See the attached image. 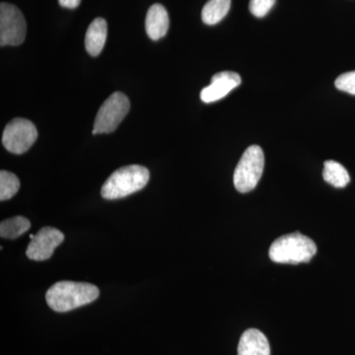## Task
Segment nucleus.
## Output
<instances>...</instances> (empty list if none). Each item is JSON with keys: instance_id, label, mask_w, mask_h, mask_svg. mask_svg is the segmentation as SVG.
<instances>
[{"instance_id": "1", "label": "nucleus", "mask_w": 355, "mask_h": 355, "mask_svg": "<svg viewBox=\"0 0 355 355\" xmlns=\"http://www.w3.org/2000/svg\"><path fill=\"white\" fill-rule=\"evenodd\" d=\"M99 295V288L94 284L65 280L57 282L49 289L46 300L55 312L64 313L90 304Z\"/></svg>"}, {"instance_id": "2", "label": "nucleus", "mask_w": 355, "mask_h": 355, "mask_svg": "<svg viewBox=\"0 0 355 355\" xmlns=\"http://www.w3.org/2000/svg\"><path fill=\"white\" fill-rule=\"evenodd\" d=\"M317 253V246L312 239L300 232L280 236L268 251L270 260L277 263H309Z\"/></svg>"}, {"instance_id": "3", "label": "nucleus", "mask_w": 355, "mask_h": 355, "mask_svg": "<svg viewBox=\"0 0 355 355\" xmlns=\"http://www.w3.org/2000/svg\"><path fill=\"white\" fill-rule=\"evenodd\" d=\"M148 169L141 165H128L114 171L103 184L101 195L106 200H119L137 193L148 183Z\"/></svg>"}, {"instance_id": "4", "label": "nucleus", "mask_w": 355, "mask_h": 355, "mask_svg": "<svg viewBox=\"0 0 355 355\" xmlns=\"http://www.w3.org/2000/svg\"><path fill=\"white\" fill-rule=\"evenodd\" d=\"M265 168V155L258 146L248 147L234 172L236 190L245 193L253 191L260 181Z\"/></svg>"}, {"instance_id": "5", "label": "nucleus", "mask_w": 355, "mask_h": 355, "mask_svg": "<svg viewBox=\"0 0 355 355\" xmlns=\"http://www.w3.org/2000/svg\"><path fill=\"white\" fill-rule=\"evenodd\" d=\"M130 109L128 98L121 92L110 96L98 111L93 133H111L116 130Z\"/></svg>"}, {"instance_id": "6", "label": "nucleus", "mask_w": 355, "mask_h": 355, "mask_svg": "<svg viewBox=\"0 0 355 355\" xmlns=\"http://www.w3.org/2000/svg\"><path fill=\"white\" fill-rule=\"evenodd\" d=\"M38 137V130L32 121L16 118L4 128L2 144L9 153L23 154L29 150Z\"/></svg>"}, {"instance_id": "7", "label": "nucleus", "mask_w": 355, "mask_h": 355, "mask_svg": "<svg viewBox=\"0 0 355 355\" xmlns=\"http://www.w3.org/2000/svg\"><path fill=\"white\" fill-rule=\"evenodd\" d=\"M27 25L22 12L12 4H0V44L19 46L25 41Z\"/></svg>"}, {"instance_id": "8", "label": "nucleus", "mask_w": 355, "mask_h": 355, "mask_svg": "<svg viewBox=\"0 0 355 355\" xmlns=\"http://www.w3.org/2000/svg\"><path fill=\"white\" fill-rule=\"evenodd\" d=\"M64 240L62 231L53 227H44L32 238L28 245V258L33 261H46L50 259L55 248L60 246Z\"/></svg>"}, {"instance_id": "9", "label": "nucleus", "mask_w": 355, "mask_h": 355, "mask_svg": "<svg viewBox=\"0 0 355 355\" xmlns=\"http://www.w3.org/2000/svg\"><path fill=\"white\" fill-rule=\"evenodd\" d=\"M242 83L241 76L233 71H222L212 76L211 83L200 92L202 102L214 103L226 97Z\"/></svg>"}, {"instance_id": "10", "label": "nucleus", "mask_w": 355, "mask_h": 355, "mask_svg": "<svg viewBox=\"0 0 355 355\" xmlns=\"http://www.w3.org/2000/svg\"><path fill=\"white\" fill-rule=\"evenodd\" d=\"M170 20L167 10L161 4H153L148 9L146 19V29L149 38L153 41L163 38L169 29Z\"/></svg>"}, {"instance_id": "11", "label": "nucleus", "mask_w": 355, "mask_h": 355, "mask_svg": "<svg viewBox=\"0 0 355 355\" xmlns=\"http://www.w3.org/2000/svg\"><path fill=\"white\" fill-rule=\"evenodd\" d=\"M238 355H270L268 338L256 329L247 330L240 338Z\"/></svg>"}, {"instance_id": "12", "label": "nucleus", "mask_w": 355, "mask_h": 355, "mask_svg": "<svg viewBox=\"0 0 355 355\" xmlns=\"http://www.w3.org/2000/svg\"><path fill=\"white\" fill-rule=\"evenodd\" d=\"M108 36V25L103 18H96L89 25L85 36V48L89 55L97 57L102 53Z\"/></svg>"}, {"instance_id": "13", "label": "nucleus", "mask_w": 355, "mask_h": 355, "mask_svg": "<svg viewBox=\"0 0 355 355\" xmlns=\"http://www.w3.org/2000/svg\"><path fill=\"white\" fill-rule=\"evenodd\" d=\"M231 6V0H209L202 8V19L207 25H216L220 22Z\"/></svg>"}, {"instance_id": "14", "label": "nucleus", "mask_w": 355, "mask_h": 355, "mask_svg": "<svg viewBox=\"0 0 355 355\" xmlns=\"http://www.w3.org/2000/svg\"><path fill=\"white\" fill-rule=\"evenodd\" d=\"M323 178L327 183L335 188H345L350 182L349 172L342 164L328 160L324 163Z\"/></svg>"}, {"instance_id": "15", "label": "nucleus", "mask_w": 355, "mask_h": 355, "mask_svg": "<svg viewBox=\"0 0 355 355\" xmlns=\"http://www.w3.org/2000/svg\"><path fill=\"white\" fill-rule=\"evenodd\" d=\"M31 227L29 219L24 216H14L0 224V236L6 239H16Z\"/></svg>"}, {"instance_id": "16", "label": "nucleus", "mask_w": 355, "mask_h": 355, "mask_svg": "<svg viewBox=\"0 0 355 355\" xmlns=\"http://www.w3.org/2000/svg\"><path fill=\"white\" fill-rule=\"evenodd\" d=\"M20 189V181L16 175L8 171L0 172V200H10Z\"/></svg>"}, {"instance_id": "17", "label": "nucleus", "mask_w": 355, "mask_h": 355, "mask_svg": "<svg viewBox=\"0 0 355 355\" xmlns=\"http://www.w3.org/2000/svg\"><path fill=\"white\" fill-rule=\"evenodd\" d=\"M275 0H251L249 9L256 17H265L275 6Z\"/></svg>"}, {"instance_id": "18", "label": "nucleus", "mask_w": 355, "mask_h": 355, "mask_svg": "<svg viewBox=\"0 0 355 355\" xmlns=\"http://www.w3.org/2000/svg\"><path fill=\"white\" fill-rule=\"evenodd\" d=\"M335 85L338 90L355 95V71L347 72L338 76Z\"/></svg>"}, {"instance_id": "19", "label": "nucleus", "mask_w": 355, "mask_h": 355, "mask_svg": "<svg viewBox=\"0 0 355 355\" xmlns=\"http://www.w3.org/2000/svg\"><path fill=\"white\" fill-rule=\"evenodd\" d=\"M80 2L81 0H58L60 6L69 9L76 8L80 4Z\"/></svg>"}]
</instances>
